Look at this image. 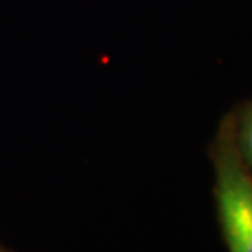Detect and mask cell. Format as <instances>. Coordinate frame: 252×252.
Here are the masks:
<instances>
[{"instance_id": "6da1fadb", "label": "cell", "mask_w": 252, "mask_h": 252, "mask_svg": "<svg viewBox=\"0 0 252 252\" xmlns=\"http://www.w3.org/2000/svg\"><path fill=\"white\" fill-rule=\"evenodd\" d=\"M215 171V202L221 236L229 252H252V173L236 147L229 112L208 147Z\"/></svg>"}, {"instance_id": "7a4b0ae2", "label": "cell", "mask_w": 252, "mask_h": 252, "mask_svg": "<svg viewBox=\"0 0 252 252\" xmlns=\"http://www.w3.org/2000/svg\"><path fill=\"white\" fill-rule=\"evenodd\" d=\"M234 138L241 159L252 173V99L239 104L234 109Z\"/></svg>"}, {"instance_id": "3957f363", "label": "cell", "mask_w": 252, "mask_h": 252, "mask_svg": "<svg viewBox=\"0 0 252 252\" xmlns=\"http://www.w3.org/2000/svg\"><path fill=\"white\" fill-rule=\"evenodd\" d=\"M0 252H7V251H5V249H2V248H0Z\"/></svg>"}]
</instances>
